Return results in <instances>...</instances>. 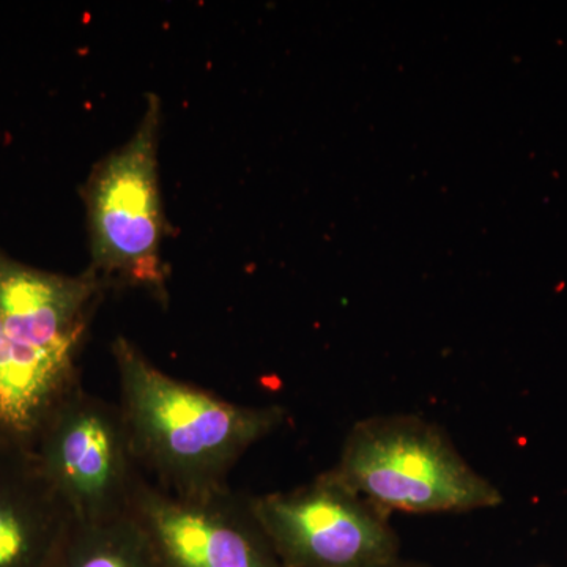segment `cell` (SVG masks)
<instances>
[{"mask_svg":"<svg viewBox=\"0 0 567 567\" xmlns=\"http://www.w3.org/2000/svg\"><path fill=\"white\" fill-rule=\"evenodd\" d=\"M336 473L388 514L472 513L502 505L440 425L415 415L358 421L342 443Z\"/></svg>","mask_w":567,"mask_h":567,"instance_id":"7a4b0ae2","label":"cell"},{"mask_svg":"<svg viewBox=\"0 0 567 567\" xmlns=\"http://www.w3.org/2000/svg\"><path fill=\"white\" fill-rule=\"evenodd\" d=\"M284 567H375L401 558L391 514L334 468L287 492L251 496Z\"/></svg>","mask_w":567,"mask_h":567,"instance_id":"5b68a950","label":"cell"},{"mask_svg":"<svg viewBox=\"0 0 567 567\" xmlns=\"http://www.w3.org/2000/svg\"><path fill=\"white\" fill-rule=\"evenodd\" d=\"M121 405L145 476L174 495L208 494L287 420L279 405L234 404L174 379L125 338L112 344Z\"/></svg>","mask_w":567,"mask_h":567,"instance_id":"6da1fadb","label":"cell"},{"mask_svg":"<svg viewBox=\"0 0 567 567\" xmlns=\"http://www.w3.org/2000/svg\"><path fill=\"white\" fill-rule=\"evenodd\" d=\"M48 567H167L137 518H70Z\"/></svg>","mask_w":567,"mask_h":567,"instance_id":"30bf717a","label":"cell"},{"mask_svg":"<svg viewBox=\"0 0 567 567\" xmlns=\"http://www.w3.org/2000/svg\"><path fill=\"white\" fill-rule=\"evenodd\" d=\"M2 436H3V435H2V434H0V439H2ZM3 439H6V436H3Z\"/></svg>","mask_w":567,"mask_h":567,"instance_id":"7c38bea8","label":"cell"},{"mask_svg":"<svg viewBox=\"0 0 567 567\" xmlns=\"http://www.w3.org/2000/svg\"><path fill=\"white\" fill-rule=\"evenodd\" d=\"M104 286L91 270L81 276L47 274L0 257V322L18 346L76 364Z\"/></svg>","mask_w":567,"mask_h":567,"instance_id":"52a82bcc","label":"cell"},{"mask_svg":"<svg viewBox=\"0 0 567 567\" xmlns=\"http://www.w3.org/2000/svg\"><path fill=\"white\" fill-rule=\"evenodd\" d=\"M133 516L167 567H284L254 514L251 496L229 486L181 496L145 480Z\"/></svg>","mask_w":567,"mask_h":567,"instance_id":"8992f818","label":"cell"},{"mask_svg":"<svg viewBox=\"0 0 567 567\" xmlns=\"http://www.w3.org/2000/svg\"><path fill=\"white\" fill-rule=\"evenodd\" d=\"M375 567H431L425 563L413 561V559L398 558L394 561L386 563V565Z\"/></svg>","mask_w":567,"mask_h":567,"instance_id":"8fae6325","label":"cell"},{"mask_svg":"<svg viewBox=\"0 0 567 567\" xmlns=\"http://www.w3.org/2000/svg\"><path fill=\"white\" fill-rule=\"evenodd\" d=\"M76 386V364L18 346L0 322V434L31 450L52 410Z\"/></svg>","mask_w":567,"mask_h":567,"instance_id":"9c48e42d","label":"cell"},{"mask_svg":"<svg viewBox=\"0 0 567 567\" xmlns=\"http://www.w3.org/2000/svg\"><path fill=\"white\" fill-rule=\"evenodd\" d=\"M31 451L41 475L78 520L132 516L148 480L121 405L81 385L52 410Z\"/></svg>","mask_w":567,"mask_h":567,"instance_id":"277c9868","label":"cell"},{"mask_svg":"<svg viewBox=\"0 0 567 567\" xmlns=\"http://www.w3.org/2000/svg\"><path fill=\"white\" fill-rule=\"evenodd\" d=\"M162 107L148 96L147 110L130 141L93 171L85 186L91 271L110 282L142 287L166 300L162 262L164 216L158 183Z\"/></svg>","mask_w":567,"mask_h":567,"instance_id":"3957f363","label":"cell"},{"mask_svg":"<svg viewBox=\"0 0 567 567\" xmlns=\"http://www.w3.org/2000/svg\"><path fill=\"white\" fill-rule=\"evenodd\" d=\"M70 513L32 451L0 439V567H48Z\"/></svg>","mask_w":567,"mask_h":567,"instance_id":"ba28073f","label":"cell"}]
</instances>
